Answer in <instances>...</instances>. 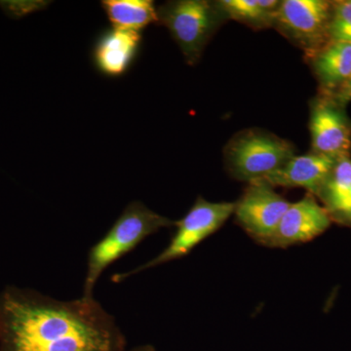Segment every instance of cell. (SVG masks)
Instances as JSON below:
<instances>
[{"label": "cell", "instance_id": "obj_1", "mask_svg": "<svg viewBox=\"0 0 351 351\" xmlns=\"http://www.w3.org/2000/svg\"><path fill=\"white\" fill-rule=\"evenodd\" d=\"M114 316L93 299L61 301L32 289L0 293V351H125Z\"/></svg>", "mask_w": 351, "mask_h": 351}, {"label": "cell", "instance_id": "obj_2", "mask_svg": "<svg viewBox=\"0 0 351 351\" xmlns=\"http://www.w3.org/2000/svg\"><path fill=\"white\" fill-rule=\"evenodd\" d=\"M171 226H175L174 221L156 213L141 201L129 203L105 237L90 249L82 297L93 299L97 282L110 265L149 235Z\"/></svg>", "mask_w": 351, "mask_h": 351}, {"label": "cell", "instance_id": "obj_3", "mask_svg": "<svg viewBox=\"0 0 351 351\" xmlns=\"http://www.w3.org/2000/svg\"><path fill=\"white\" fill-rule=\"evenodd\" d=\"M237 202H209L202 197L196 199L193 206L180 221H175L176 232L170 243L156 258L138 265L136 269L113 274L114 283L123 282L141 272L178 260L189 255L201 242L219 230L234 214Z\"/></svg>", "mask_w": 351, "mask_h": 351}, {"label": "cell", "instance_id": "obj_4", "mask_svg": "<svg viewBox=\"0 0 351 351\" xmlns=\"http://www.w3.org/2000/svg\"><path fill=\"white\" fill-rule=\"evenodd\" d=\"M225 154L230 175L247 182L262 180L295 156L288 141L258 129L237 134L226 145Z\"/></svg>", "mask_w": 351, "mask_h": 351}, {"label": "cell", "instance_id": "obj_5", "mask_svg": "<svg viewBox=\"0 0 351 351\" xmlns=\"http://www.w3.org/2000/svg\"><path fill=\"white\" fill-rule=\"evenodd\" d=\"M157 22L167 27L189 64H195L221 19L218 2L178 0L157 9ZM226 16V15H225Z\"/></svg>", "mask_w": 351, "mask_h": 351}, {"label": "cell", "instance_id": "obj_6", "mask_svg": "<svg viewBox=\"0 0 351 351\" xmlns=\"http://www.w3.org/2000/svg\"><path fill=\"white\" fill-rule=\"evenodd\" d=\"M332 2L324 0L281 1L272 27L311 55L329 43Z\"/></svg>", "mask_w": 351, "mask_h": 351}, {"label": "cell", "instance_id": "obj_7", "mask_svg": "<svg viewBox=\"0 0 351 351\" xmlns=\"http://www.w3.org/2000/svg\"><path fill=\"white\" fill-rule=\"evenodd\" d=\"M290 204L271 186L258 180L249 182L234 214L245 232L261 243L274 232Z\"/></svg>", "mask_w": 351, "mask_h": 351}, {"label": "cell", "instance_id": "obj_8", "mask_svg": "<svg viewBox=\"0 0 351 351\" xmlns=\"http://www.w3.org/2000/svg\"><path fill=\"white\" fill-rule=\"evenodd\" d=\"M331 225L326 208L320 206L311 195L291 203L274 232L261 242L271 248H287L306 243L322 234Z\"/></svg>", "mask_w": 351, "mask_h": 351}, {"label": "cell", "instance_id": "obj_9", "mask_svg": "<svg viewBox=\"0 0 351 351\" xmlns=\"http://www.w3.org/2000/svg\"><path fill=\"white\" fill-rule=\"evenodd\" d=\"M341 106L334 98L314 101L309 125L313 152L337 158L348 156L351 124Z\"/></svg>", "mask_w": 351, "mask_h": 351}, {"label": "cell", "instance_id": "obj_10", "mask_svg": "<svg viewBox=\"0 0 351 351\" xmlns=\"http://www.w3.org/2000/svg\"><path fill=\"white\" fill-rule=\"evenodd\" d=\"M337 160V157L313 152L304 156H295L282 167L265 176L261 181L267 182L272 188L306 189L309 193L318 196Z\"/></svg>", "mask_w": 351, "mask_h": 351}, {"label": "cell", "instance_id": "obj_11", "mask_svg": "<svg viewBox=\"0 0 351 351\" xmlns=\"http://www.w3.org/2000/svg\"><path fill=\"white\" fill-rule=\"evenodd\" d=\"M142 41L140 32L114 29L106 32L94 46L93 59L104 75L117 77L130 68Z\"/></svg>", "mask_w": 351, "mask_h": 351}, {"label": "cell", "instance_id": "obj_12", "mask_svg": "<svg viewBox=\"0 0 351 351\" xmlns=\"http://www.w3.org/2000/svg\"><path fill=\"white\" fill-rule=\"evenodd\" d=\"M314 73L327 92L337 91L351 75V44L330 40L313 54Z\"/></svg>", "mask_w": 351, "mask_h": 351}, {"label": "cell", "instance_id": "obj_13", "mask_svg": "<svg viewBox=\"0 0 351 351\" xmlns=\"http://www.w3.org/2000/svg\"><path fill=\"white\" fill-rule=\"evenodd\" d=\"M101 7L114 29L140 32L157 22L152 0H104Z\"/></svg>", "mask_w": 351, "mask_h": 351}, {"label": "cell", "instance_id": "obj_14", "mask_svg": "<svg viewBox=\"0 0 351 351\" xmlns=\"http://www.w3.org/2000/svg\"><path fill=\"white\" fill-rule=\"evenodd\" d=\"M281 1L276 0H223L218 2L226 17L252 27H272Z\"/></svg>", "mask_w": 351, "mask_h": 351}, {"label": "cell", "instance_id": "obj_15", "mask_svg": "<svg viewBox=\"0 0 351 351\" xmlns=\"http://www.w3.org/2000/svg\"><path fill=\"white\" fill-rule=\"evenodd\" d=\"M350 189L351 159L350 156H341L335 164L331 174L318 196L324 201L328 212L332 215L338 211Z\"/></svg>", "mask_w": 351, "mask_h": 351}, {"label": "cell", "instance_id": "obj_16", "mask_svg": "<svg viewBox=\"0 0 351 351\" xmlns=\"http://www.w3.org/2000/svg\"><path fill=\"white\" fill-rule=\"evenodd\" d=\"M332 5L330 40L351 44V0L332 2Z\"/></svg>", "mask_w": 351, "mask_h": 351}, {"label": "cell", "instance_id": "obj_17", "mask_svg": "<svg viewBox=\"0 0 351 351\" xmlns=\"http://www.w3.org/2000/svg\"><path fill=\"white\" fill-rule=\"evenodd\" d=\"M332 215L345 223H351V189L338 211Z\"/></svg>", "mask_w": 351, "mask_h": 351}, {"label": "cell", "instance_id": "obj_18", "mask_svg": "<svg viewBox=\"0 0 351 351\" xmlns=\"http://www.w3.org/2000/svg\"><path fill=\"white\" fill-rule=\"evenodd\" d=\"M334 99L339 101L341 105H343L346 101L351 100V75L346 80L345 84L335 93Z\"/></svg>", "mask_w": 351, "mask_h": 351}, {"label": "cell", "instance_id": "obj_19", "mask_svg": "<svg viewBox=\"0 0 351 351\" xmlns=\"http://www.w3.org/2000/svg\"><path fill=\"white\" fill-rule=\"evenodd\" d=\"M130 351H156V348H154V346L151 345H143V346H136V348H134L133 350H131Z\"/></svg>", "mask_w": 351, "mask_h": 351}]
</instances>
